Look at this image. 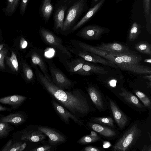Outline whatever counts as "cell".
Returning a JSON list of instances; mask_svg holds the SVG:
<instances>
[{"label": "cell", "mask_w": 151, "mask_h": 151, "mask_svg": "<svg viewBox=\"0 0 151 151\" xmlns=\"http://www.w3.org/2000/svg\"><path fill=\"white\" fill-rule=\"evenodd\" d=\"M34 67L38 82L52 99L78 119H81L95 111L89 96L82 90L78 88L72 90L60 89L46 78L37 66Z\"/></svg>", "instance_id": "6da1fadb"}, {"label": "cell", "mask_w": 151, "mask_h": 151, "mask_svg": "<svg viewBox=\"0 0 151 151\" xmlns=\"http://www.w3.org/2000/svg\"><path fill=\"white\" fill-rule=\"evenodd\" d=\"M111 53L115 56L114 63L121 70L137 74H151L150 67L141 64L142 58L140 55L135 53Z\"/></svg>", "instance_id": "7a4b0ae2"}, {"label": "cell", "mask_w": 151, "mask_h": 151, "mask_svg": "<svg viewBox=\"0 0 151 151\" xmlns=\"http://www.w3.org/2000/svg\"><path fill=\"white\" fill-rule=\"evenodd\" d=\"M88 0H72L66 11L61 32L70 33L82 15L87 11Z\"/></svg>", "instance_id": "3957f363"}, {"label": "cell", "mask_w": 151, "mask_h": 151, "mask_svg": "<svg viewBox=\"0 0 151 151\" xmlns=\"http://www.w3.org/2000/svg\"><path fill=\"white\" fill-rule=\"evenodd\" d=\"M142 133L138 123L132 124L116 141L111 150L114 151H127L129 150L136 143Z\"/></svg>", "instance_id": "277c9868"}, {"label": "cell", "mask_w": 151, "mask_h": 151, "mask_svg": "<svg viewBox=\"0 0 151 151\" xmlns=\"http://www.w3.org/2000/svg\"><path fill=\"white\" fill-rule=\"evenodd\" d=\"M39 33L44 42L55 50L59 59L72 58L71 52L63 45L61 39L52 32L41 27L39 29Z\"/></svg>", "instance_id": "5b68a950"}, {"label": "cell", "mask_w": 151, "mask_h": 151, "mask_svg": "<svg viewBox=\"0 0 151 151\" xmlns=\"http://www.w3.org/2000/svg\"><path fill=\"white\" fill-rule=\"evenodd\" d=\"M49 65L51 81L56 86L64 90H71L77 83V81L68 78L63 73L57 68L51 59L46 60Z\"/></svg>", "instance_id": "8992f818"}, {"label": "cell", "mask_w": 151, "mask_h": 151, "mask_svg": "<svg viewBox=\"0 0 151 151\" xmlns=\"http://www.w3.org/2000/svg\"><path fill=\"white\" fill-rule=\"evenodd\" d=\"M14 141H26L37 142L44 139L46 135L37 128V126L29 125L25 128L16 132L12 134Z\"/></svg>", "instance_id": "52a82bcc"}, {"label": "cell", "mask_w": 151, "mask_h": 151, "mask_svg": "<svg viewBox=\"0 0 151 151\" xmlns=\"http://www.w3.org/2000/svg\"><path fill=\"white\" fill-rule=\"evenodd\" d=\"M66 47L70 52L83 58L86 61L99 63L116 68H118L113 62L104 59L102 57L96 54L84 50L78 47L72 45H67Z\"/></svg>", "instance_id": "ba28073f"}, {"label": "cell", "mask_w": 151, "mask_h": 151, "mask_svg": "<svg viewBox=\"0 0 151 151\" xmlns=\"http://www.w3.org/2000/svg\"><path fill=\"white\" fill-rule=\"evenodd\" d=\"M72 0H58L53 11V29L55 31L61 32L67 10Z\"/></svg>", "instance_id": "9c48e42d"}, {"label": "cell", "mask_w": 151, "mask_h": 151, "mask_svg": "<svg viewBox=\"0 0 151 151\" xmlns=\"http://www.w3.org/2000/svg\"><path fill=\"white\" fill-rule=\"evenodd\" d=\"M105 96L108 109L119 129L121 130L124 129L129 124V118L121 109L116 101L108 96Z\"/></svg>", "instance_id": "30bf717a"}, {"label": "cell", "mask_w": 151, "mask_h": 151, "mask_svg": "<svg viewBox=\"0 0 151 151\" xmlns=\"http://www.w3.org/2000/svg\"><path fill=\"white\" fill-rule=\"evenodd\" d=\"M88 96L95 108L100 112H104L108 109L105 96L94 85L88 84L86 88Z\"/></svg>", "instance_id": "8fae6325"}, {"label": "cell", "mask_w": 151, "mask_h": 151, "mask_svg": "<svg viewBox=\"0 0 151 151\" xmlns=\"http://www.w3.org/2000/svg\"><path fill=\"white\" fill-rule=\"evenodd\" d=\"M107 28L96 24L87 25L81 29L76 35L84 39L89 40L99 39L102 35L108 31Z\"/></svg>", "instance_id": "7c38bea8"}, {"label": "cell", "mask_w": 151, "mask_h": 151, "mask_svg": "<svg viewBox=\"0 0 151 151\" xmlns=\"http://www.w3.org/2000/svg\"><path fill=\"white\" fill-rule=\"evenodd\" d=\"M116 96L132 109L139 112L147 111L146 107L131 92L122 87Z\"/></svg>", "instance_id": "4fadbf2b"}, {"label": "cell", "mask_w": 151, "mask_h": 151, "mask_svg": "<svg viewBox=\"0 0 151 151\" xmlns=\"http://www.w3.org/2000/svg\"><path fill=\"white\" fill-rule=\"evenodd\" d=\"M51 102L55 112L65 124L70 125V119H71L78 125L86 127L82 120L78 119L54 99H52Z\"/></svg>", "instance_id": "5bb4252c"}, {"label": "cell", "mask_w": 151, "mask_h": 151, "mask_svg": "<svg viewBox=\"0 0 151 151\" xmlns=\"http://www.w3.org/2000/svg\"><path fill=\"white\" fill-rule=\"evenodd\" d=\"M37 128L48 137L49 143L52 146L63 144L67 141L64 135L53 128L42 126H37Z\"/></svg>", "instance_id": "9a60e30c"}, {"label": "cell", "mask_w": 151, "mask_h": 151, "mask_svg": "<svg viewBox=\"0 0 151 151\" xmlns=\"http://www.w3.org/2000/svg\"><path fill=\"white\" fill-rule=\"evenodd\" d=\"M86 126L90 129L95 131L103 137L109 139H114L119 135V132L115 129L90 121L87 122Z\"/></svg>", "instance_id": "2e32d148"}, {"label": "cell", "mask_w": 151, "mask_h": 151, "mask_svg": "<svg viewBox=\"0 0 151 151\" xmlns=\"http://www.w3.org/2000/svg\"><path fill=\"white\" fill-rule=\"evenodd\" d=\"M71 42L72 45L100 56L114 63L115 56L111 52L103 50L96 48V47L76 40H72Z\"/></svg>", "instance_id": "e0dca14e"}, {"label": "cell", "mask_w": 151, "mask_h": 151, "mask_svg": "<svg viewBox=\"0 0 151 151\" xmlns=\"http://www.w3.org/2000/svg\"><path fill=\"white\" fill-rule=\"evenodd\" d=\"M59 60L71 75L76 74V72L81 68L86 61L79 57L74 59L72 58H61L59 59Z\"/></svg>", "instance_id": "ac0fdd59"}, {"label": "cell", "mask_w": 151, "mask_h": 151, "mask_svg": "<svg viewBox=\"0 0 151 151\" xmlns=\"http://www.w3.org/2000/svg\"><path fill=\"white\" fill-rule=\"evenodd\" d=\"M96 47L103 50L114 53H134L128 46L116 42L101 43L100 45Z\"/></svg>", "instance_id": "d6986e66"}, {"label": "cell", "mask_w": 151, "mask_h": 151, "mask_svg": "<svg viewBox=\"0 0 151 151\" xmlns=\"http://www.w3.org/2000/svg\"><path fill=\"white\" fill-rule=\"evenodd\" d=\"M31 55V60L34 66H38L46 78L51 81L50 75L48 73L46 61L42 53L39 51L33 50Z\"/></svg>", "instance_id": "ffe728a7"}, {"label": "cell", "mask_w": 151, "mask_h": 151, "mask_svg": "<svg viewBox=\"0 0 151 151\" xmlns=\"http://www.w3.org/2000/svg\"><path fill=\"white\" fill-rule=\"evenodd\" d=\"M108 71L102 67L92 64L89 62H85L81 68L78 71L76 74L81 76H86L93 73L106 74Z\"/></svg>", "instance_id": "44dd1931"}, {"label": "cell", "mask_w": 151, "mask_h": 151, "mask_svg": "<svg viewBox=\"0 0 151 151\" xmlns=\"http://www.w3.org/2000/svg\"><path fill=\"white\" fill-rule=\"evenodd\" d=\"M106 0H101L93 7H91L82 18L72 28L70 33L78 29L89 21L101 8Z\"/></svg>", "instance_id": "7402d4cb"}, {"label": "cell", "mask_w": 151, "mask_h": 151, "mask_svg": "<svg viewBox=\"0 0 151 151\" xmlns=\"http://www.w3.org/2000/svg\"><path fill=\"white\" fill-rule=\"evenodd\" d=\"M27 119V115L24 112L19 111L1 117L0 121L17 126L23 124Z\"/></svg>", "instance_id": "603a6c76"}, {"label": "cell", "mask_w": 151, "mask_h": 151, "mask_svg": "<svg viewBox=\"0 0 151 151\" xmlns=\"http://www.w3.org/2000/svg\"><path fill=\"white\" fill-rule=\"evenodd\" d=\"M27 98L24 96L14 95L0 98V103L9 105L12 110H15L19 108Z\"/></svg>", "instance_id": "cb8c5ba5"}, {"label": "cell", "mask_w": 151, "mask_h": 151, "mask_svg": "<svg viewBox=\"0 0 151 151\" xmlns=\"http://www.w3.org/2000/svg\"><path fill=\"white\" fill-rule=\"evenodd\" d=\"M52 0H42L39 9V13L45 24L47 23L53 12Z\"/></svg>", "instance_id": "d4e9b609"}, {"label": "cell", "mask_w": 151, "mask_h": 151, "mask_svg": "<svg viewBox=\"0 0 151 151\" xmlns=\"http://www.w3.org/2000/svg\"><path fill=\"white\" fill-rule=\"evenodd\" d=\"M144 16L146 19L147 31L151 34V0H143Z\"/></svg>", "instance_id": "484cf974"}, {"label": "cell", "mask_w": 151, "mask_h": 151, "mask_svg": "<svg viewBox=\"0 0 151 151\" xmlns=\"http://www.w3.org/2000/svg\"><path fill=\"white\" fill-rule=\"evenodd\" d=\"M20 0H6V4L2 10L6 16L11 17L15 12Z\"/></svg>", "instance_id": "4316f807"}, {"label": "cell", "mask_w": 151, "mask_h": 151, "mask_svg": "<svg viewBox=\"0 0 151 151\" xmlns=\"http://www.w3.org/2000/svg\"><path fill=\"white\" fill-rule=\"evenodd\" d=\"M90 121L95 123L107 126L115 129L116 127L114 124V121L111 117H91Z\"/></svg>", "instance_id": "83f0119b"}, {"label": "cell", "mask_w": 151, "mask_h": 151, "mask_svg": "<svg viewBox=\"0 0 151 151\" xmlns=\"http://www.w3.org/2000/svg\"><path fill=\"white\" fill-rule=\"evenodd\" d=\"M14 130V127L9 123L0 121V139L7 138L10 132Z\"/></svg>", "instance_id": "f1b7e54d"}, {"label": "cell", "mask_w": 151, "mask_h": 151, "mask_svg": "<svg viewBox=\"0 0 151 151\" xmlns=\"http://www.w3.org/2000/svg\"><path fill=\"white\" fill-rule=\"evenodd\" d=\"M141 25L137 22H133L130 27L128 35L129 41L135 40L138 37L141 32Z\"/></svg>", "instance_id": "f546056e"}, {"label": "cell", "mask_w": 151, "mask_h": 151, "mask_svg": "<svg viewBox=\"0 0 151 151\" xmlns=\"http://www.w3.org/2000/svg\"><path fill=\"white\" fill-rule=\"evenodd\" d=\"M98 135L94 136L89 134L83 136L77 142V143L81 145H86L101 140Z\"/></svg>", "instance_id": "4dcf8cb0"}, {"label": "cell", "mask_w": 151, "mask_h": 151, "mask_svg": "<svg viewBox=\"0 0 151 151\" xmlns=\"http://www.w3.org/2000/svg\"><path fill=\"white\" fill-rule=\"evenodd\" d=\"M135 49L141 53L151 55L150 45L147 42H141L135 45Z\"/></svg>", "instance_id": "1f68e13d"}, {"label": "cell", "mask_w": 151, "mask_h": 151, "mask_svg": "<svg viewBox=\"0 0 151 151\" xmlns=\"http://www.w3.org/2000/svg\"><path fill=\"white\" fill-rule=\"evenodd\" d=\"M134 92L143 105L147 108L150 109L151 108V101L150 98L144 93L139 91L135 90Z\"/></svg>", "instance_id": "d6a6232c"}, {"label": "cell", "mask_w": 151, "mask_h": 151, "mask_svg": "<svg viewBox=\"0 0 151 151\" xmlns=\"http://www.w3.org/2000/svg\"><path fill=\"white\" fill-rule=\"evenodd\" d=\"M24 67L25 78L27 82L28 83L34 82L35 76L32 70L28 65L26 63H24Z\"/></svg>", "instance_id": "836d02e7"}, {"label": "cell", "mask_w": 151, "mask_h": 151, "mask_svg": "<svg viewBox=\"0 0 151 151\" xmlns=\"http://www.w3.org/2000/svg\"><path fill=\"white\" fill-rule=\"evenodd\" d=\"M27 144L22 141H14L8 150V151H22L26 147Z\"/></svg>", "instance_id": "e575fe53"}, {"label": "cell", "mask_w": 151, "mask_h": 151, "mask_svg": "<svg viewBox=\"0 0 151 151\" xmlns=\"http://www.w3.org/2000/svg\"><path fill=\"white\" fill-rule=\"evenodd\" d=\"M7 62L14 71L17 72L19 69V65L16 55L14 52H12L11 56L8 57L7 59Z\"/></svg>", "instance_id": "d590c367"}, {"label": "cell", "mask_w": 151, "mask_h": 151, "mask_svg": "<svg viewBox=\"0 0 151 151\" xmlns=\"http://www.w3.org/2000/svg\"><path fill=\"white\" fill-rule=\"evenodd\" d=\"M29 0H20L19 9L20 14L24 15L26 10Z\"/></svg>", "instance_id": "8d00e7d4"}, {"label": "cell", "mask_w": 151, "mask_h": 151, "mask_svg": "<svg viewBox=\"0 0 151 151\" xmlns=\"http://www.w3.org/2000/svg\"><path fill=\"white\" fill-rule=\"evenodd\" d=\"M52 146L46 145L37 147L30 150L31 151H50L52 148Z\"/></svg>", "instance_id": "74e56055"}, {"label": "cell", "mask_w": 151, "mask_h": 151, "mask_svg": "<svg viewBox=\"0 0 151 151\" xmlns=\"http://www.w3.org/2000/svg\"><path fill=\"white\" fill-rule=\"evenodd\" d=\"M83 151H103L104 150L101 147L93 146H87L83 148Z\"/></svg>", "instance_id": "f35d334b"}, {"label": "cell", "mask_w": 151, "mask_h": 151, "mask_svg": "<svg viewBox=\"0 0 151 151\" xmlns=\"http://www.w3.org/2000/svg\"><path fill=\"white\" fill-rule=\"evenodd\" d=\"M6 52V50L5 49L0 51V68H4L5 67L4 58Z\"/></svg>", "instance_id": "ab89813d"}, {"label": "cell", "mask_w": 151, "mask_h": 151, "mask_svg": "<svg viewBox=\"0 0 151 151\" xmlns=\"http://www.w3.org/2000/svg\"><path fill=\"white\" fill-rule=\"evenodd\" d=\"M13 141V139H9L0 150V151H8V150L11 146Z\"/></svg>", "instance_id": "60d3db41"}, {"label": "cell", "mask_w": 151, "mask_h": 151, "mask_svg": "<svg viewBox=\"0 0 151 151\" xmlns=\"http://www.w3.org/2000/svg\"><path fill=\"white\" fill-rule=\"evenodd\" d=\"M28 45L27 41L23 38H21L20 42V46L22 49H25L26 48Z\"/></svg>", "instance_id": "b9f144b4"}, {"label": "cell", "mask_w": 151, "mask_h": 151, "mask_svg": "<svg viewBox=\"0 0 151 151\" xmlns=\"http://www.w3.org/2000/svg\"><path fill=\"white\" fill-rule=\"evenodd\" d=\"M12 109L10 108L6 107H5L3 106L0 105V112L2 111H11ZM3 115L0 114V117L3 116Z\"/></svg>", "instance_id": "7bdbcfd3"}, {"label": "cell", "mask_w": 151, "mask_h": 151, "mask_svg": "<svg viewBox=\"0 0 151 151\" xmlns=\"http://www.w3.org/2000/svg\"><path fill=\"white\" fill-rule=\"evenodd\" d=\"M111 146V144L109 141L103 140V147L104 148H108Z\"/></svg>", "instance_id": "ee69618b"}, {"label": "cell", "mask_w": 151, "mask_h": 151, "mask_svg": "<svg viewBox=\"0 0 151 151\" xmlns=\"http://www.w3.org/2000/svg\"><path fill=\"white\" fill-rule=\"evenodd\" d=\"M142 151H151V145H150L148 147H147L146 145H145L141 150Z\"/></svg>", "instance_id": "f6af8a7d"}, {"label": "cell", "mask_w": 151, "mask_h": 151, "mask_svg": "<svg viewBox=\"0 0 151 151\" xmlns=\"http://www.w3.org/2000/svg\"><path fill=\"white\" fill-rule=\"evenodd\" d=\"M101 0H92L91 5V7H92L95 5L99 2Z\"/></svg>", "instance_id": "bcb514c9"}, {"label": "cell", "mask_w": 151, "mask_h": 151, "mask_svg": "<svg viewBox=\"0 0 151 151\" xmlns=\"http://www.w3.org/2000/svg\"><path fill=\"white\" fill-rule=\"evenodd\" d=\"M143 78L145 79L148 80L149 81L151 82V76L150 74L149 75H146L143 76Z\"/></svg>", "instance_id": "7dc6e473"}, {"label": "cell", "mask_w": 151, "mask_h": 151, "mask_svg": "<svg viewBox=\"0 0 151 151\" xmlns=\"http://www.w3.org/2000/svg\"><path fill=\"white\" fill-rule=\"evenodd\" d=\"M144 61L146 63H151V59H145L144 60Z\"/></svg>", "instance_id": "c3c4849f"}, {"label": "cell", "mask_w": 151, "mask_h": 151, "mask_svg": "<svg viewBox=\"0 0 151 151\" xmlns=\"http://www.w3.org/2000/svg\"><path fill=\"white\" fill-rule=\"evenodd\" d=\"M3 47V44H1L0 45V51H1V49H2Z\"/></svg>", "instance_id": "681fc988"}, {"label": "cell", "mask_w": 151, "mask_h": 151, "mask_svg": "<svg viewBox=\"0 0 151 151\" xmlns=\"http://www.w3.org/2000/svg\"><path fill=\"white\" fill-rule=\"evenodd\" d=\"M122 0H116V3H118L120 2V1H122Z\"/></svg>", "instance_id": "f907efd6"}, {"label": "cell", "mask_w": 151, "mask_h": 151, "mask_svg": "<svg viewBox=\"0 0 151 151\" xmlns=\"http://www.w3.org/2000/svg\"><path fill=\"white\" fill-rule=\"evenodd\" d=\"M148 135H149V136H150V140H151V137H150V134L149 133H148Z\"/></svg>", "instance_id": "816d5d0a"}]
</instances>
